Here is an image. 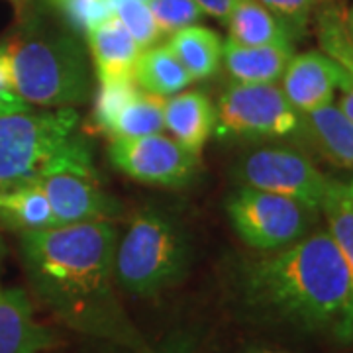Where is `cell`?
I'll list each match as a JSON object with an SVG mask.
<instances>
[{"label":"cell","mask_w":353,"mask_h":353,"mask_svg":"<svg viewBox=\"0 0 353 353\" xmlns=\"http://www.w3.org/2000/svg\"><path fill=\"white\" fill-rule=\"evenodd\" d=\"M118 238L108 220L20 234L34 289L69 328L141 350V340L114 294Z\"/></svg>","instance_id":"cell-1"},{"label":"cell","mask_w":353,"mask_h":353,"mask_svg":"<svg viewBox=\"0 0 353 353\" xmlns=\"http://www.w3.org/2000/svg\"><path fill=\"white\" fill-rule=\"evenodd\" d=\"M243 299L299 328L338 334L350 308L352 279L328 230L314 232L253 261L243 275Z\"/></svg>","instance_id":"cell-2"},{"label":"cell","mask_w":353,"mask_h":353,"mask_svg":"<svg viewBox=\"0 0 353 353\" xmlns=\"http://www.w3.org/2000/svg\"><path fill=\"white\" fill-rule=\"evenodd\" d=\"M12 90L30 106L75 108L90 97V71L75 32L32 20L2 43Z\"/></svg>","instance_id":"cell-3"},{"label":"cell","mask_w":353,"mask_h":353,"mask_svg":"<svg viewBox=\"0 0 353 353\" xmlns=\"http://www.w3.org/2000/svg\"><path fill=\"white\" fill-rule=\"evenodd\" d=\"M50 173L97 179L75 108L0 116V185L28 183Z\"/></svg>","instance_id":"cell-4"},{"label":"cell","mask_w":353,"mask_h":353,"mask_svg":"<svg viewBox=\"0 0 353 353\" xmlns=\"http://www.w3.org/2000/svg\"><path fill=\"white\" fill-rule=\"evenodd\" d=\"M187 245L167 216L143 210L118 238L114 281L134 296H153L183 277Z\"/></svg>","instance_id":"cell-5"},{"label":"cell","mask_w":353,"mask_h":353,"mask_svg":"<svg viewBox=\"0 0 353 353\" xmlns=\"http://www.w3.org/2000/svg\"><path fill=\"white\" fill-rule=\"evenodd\" d=\"M226 210L243 243L259 252H279L303 240L316 214L303 202L243 185L230 196Z\"/></svg>","instance_id":"cell-6"},{"label":"cell","mask_w":353,"mask_h":353,"mask_svg":"<svg viewBox=\"0 0 353 353\" xmlns=\"http://www.w3.org/2000/svg\"><path fill=\"white\" fill-rule=\"evenodd\" d=\"M301 126V112L275 83H232L216 104L220 138H285Z\"/></svg>","instance_id":"cell-7"},{"label":"cell","mask_w":353,"mask_h":353,"mask_svg":"<svg viewBox=\"0 0 353 353\" xmlns=\"http://www.w3.org/2000/svg\"><path fill=\"white\" fill-rule=\"evenodd\" d=\"M108 157L118 171L138 183L169 189L190 183L201 167V155L165 134L112 138Z\"/></svg>","instance_id":"cell-8"},{"label":"cell","mask_w":353,"mask_h":353,"mask_svg":"<svg viewBox=\"0 0 353 353\" xmlns=\"http://www.w3.org/2000/svg\"><path fill=\"white\" fill-rule=\"evenodd\" d=\"M243 187L275 192L320 210L330 185L326 176L306 155L287 148H265L245 155L240 163Z\"/></svg>","instance_id":"cell-9"},{"label":"cell","mask_w":353,"mask_h":353,"mask_svg":"<svg viewBox=\"0 0 353 353\" xmlns=\"http://www.w3.org/2000/svg\"><path fill=\"white\" fill-rule=\"evenodd\" d=\"M50 202L57 226L112 220L120 214L118 202L101 190L94 176L77 173H50L34 179Z\"/></svg>","instance_id":"cell-10"},{"label":"cell","mask_w":353,"mask_h":353,"mask_svg":"<svg viewBox=\"0 0 353 353\" xmlns=\"http://www.w3.org/2000/svg\"><path fill=\"white\" fill-rule=\"evenodd\" d=\"M347 75L350 73L341 69L324 51H304L292 55L281 77V90L294 106V110L306 114L332 104L336 90H340Z\"/></svg>","instance_id":"cell-11"},{"label":"cell","mask_w":353,"mask_h":353,"mask_svg":"<svg viewBox=\"0 0 353 353\" xmlns=\"http://www.w3.org/2000/svg\"><path fill=\"white\" fill-rule=\"evenodd\" d=\"M85 36L99 85L134 83V67L141 48L124 26L110 16L92 26Z\"/></svg>","instance_id":"cell-12"},{"label":"cell","mask_w":353,"mask_h":353,"mask_svg":"<svg viewBox=\"0 0 353 353\" xmlns=\"http://www.w3.org/2000/svg\"><path fill=\"white\" fill-rule=\"evenodd\" d=\"M55 341V334L36 322L24 290L0 289V353H41Z\"/></svg>","instance_id":"cell-13"},{"label":"cell","mask_w":353,"mask_h":353,"mask_svg":"<svg viewBox=\"0 0 353 353\" xmlns=\"http://www.w3.org/2000/svg\"><path fill=\"white\" fill-rule=\"evenodd\" d=\"M163 118L171 138L201 155L216 128V106L201 90H183L165 99Z\"/></svg>","instance_id":"cell-14"},{"label":"cell","mask_w":353,"mask_h":353,"mask_svg":"<svg viewBox=\"0 0 353 353\" xmlns=\"http://www.w3.org/2000/svg\"><path fill=\"white\" fill-rule=\"evenodd\" d=\"M320 210L328 222V234L336 241L352 279L350 308L336 338L345 343H353V183H341L330 179Z\"/></svg>","instance_id":"cell-15"},{"label":"cell","mask_w":353,"mask_h":353,"mask_svg":"<svg viewBox=\"0 0 353 353\" xmlns=\"http://www.w3.org/2000/svg\"><path fill=\"white\" fill-rule=\"evenodd\" d=\"M294 55L292 43L240 46L226 39L222 61L234 83H277Z\"/></svg>","instance_id":"cell-16"},{"label":"cell","mask_w":353,"mask_h":353,"mask_svg":"<svg viewBox=\"0 0 353 353\" xmlns=\"http://www.w3.org/2000/svg\"><path fill=\"white\" fill-rule=\"evenodd\" d=\"M228 39L240 46L292 43L289 28L259 0H236L224 20Z\"/></svg>","instance_id":"cell-17"},{"label":"cell","mask_w":353,"mask_h":353,"mask_svg":"<svg viewBox=\"0 0 353 353\" xmlns=\"http://www.w3.org/2000/svg\"><path fill=\"white\" fill-rule=\"evenodd\" d=\"M0 220L20 234L57 226L46 194L32 181L0 185Z\"/></svg>","instance_id":"cell-18"},{"label":"cell","mask_w":353,"mask_h":353,"mask_svg":"<svg viewBox=\"0 0 353 353\" xmlns=\"http://www.w3.org/2000/svg\"><path fill=\"white\" fill-rule=\"evenodd\" d=\"M167 48L175 53L192 81L212 77L222 65L224 41L214 30L204 26L194 24L179 30L171 36Z\"/></svg>","instance_id":"cell-19"},{"label":"cell","mask_w":353,"mask_h":353,"mask_svg":"<svg viewBox=\"0 0 353 353\" xmlns=\"http://www.w3.org/2000/svg\"><path fill=\"white\" fill-rule=\"evenodd\" d=\"M134 83L143 92L169 99L189 87L192 77L167 46H153L139 53L134 67Z\"/></svg>","instance_id":"cell-20"},{"label":"cell","mask_w":353,"mask_h":353,"mask_svg":"<svg viewBox=\"0 0 353 353\" xmlns=\"http://www.w3.org/2000/svg\"><path fill=\"white\" fill-rule=\"evenodd\" d=\"M301 122L322 153L334 163L353 167V122L338 104H326L301 114Z\"/></svg>","instance_id":"cell-21"},{"label":"cell","mask_w":353,"mask_h":353,"mask_svg":"<svg viewBox=\"0 0 353 353\" xmlns=\"http://www.w3.org/2000/svg\"><path fill=\"white\" fill-rule=\"evenodd\" d=\"M165 99L139 90L118 110L112 122L104 130L112 138H139L161 134L165 130Z\"/></svg>","instance_id":"cell-22"},{"label":"cell","mask_w":353,"mask_h":353,"mask_svg":"<svg viewBox=\"0 0 353 353\" xmlns=\"http://www.w3.org/2000/svg\"><path fill=\"white\" fill-rule=\"evenodd\" d=\"M108 6L110 14L132 34L141 51L157 46L163 34L153 18L148 0H108Z\"/></svg>","instance_id":"cell-23"},{"label":"cell","mask_w":353,"mask_h":353,"mask_svg":"<svg viewBox=\"0 0 353 353\" xmlns=\"http://www.w3.org/2000/svg\"><path fill=\"white\" fill-rule=\"evenodd\" d=\"M320 43L324 53L353 77V38L347 20L336 8L320 14Z\"/></svg>","instance_id":"cell-24"},{"label":"cell","mask_w":353,"mask_h":353,"mask_svg":"<svg viewBox=\"0 0 353 353\" xmlns=\"http://www.w3.org/2000/svg\"><path fill=\"white\" fill-rule=\"evenodd\" d=\"M51 10L61 16L75 34H87L92 26L110 18L108 0H43Z\"/></svg>","instance_id":"cell-25"},{"label":"cell","mask_w":353,"mask_h":353,"mask_svg":"<svg viewBox=\"0 0 353 353\" xmlns=\"http://www.w3.org/2000/svg\"><path fill=\"white\" fill-rule=\"evenodd\" d=\"M161 34L173 36L175 32L201 22L202 10L194 0H148Z\"/></svg>","instance_id":"cell-26"},{"label":"cell","mask_w":353,"mask_h":353,"mask_svg":"<svg viewBox=\"0 0 353 353\" xmlns=\"http://www.w3.org/2000/svg\"><path fill=\"white\" fill-rule=\"evenodd\" d=\"M138 92L136 83H122V85H101L97 92V101H94V110L92 118L97 122V126L102 132L108 128L112 122V118L118 114V110L126 104L134 94Z\"/></svg>","instance_id":"cell-27"},{"label":"cell","mask_w":353,"mask_h":353,"mask_svg":"<svg viewBox=\"0 0 353 353\" xmlns=\"http://www.w3.org/2000/svg\"><path fill=\"white\" fill-rule=\"evenodd\" d=\"M259 2H263L265 6L289 28L292 38H296L304 32L308 18L314 12L316 6H320L326 0H259Z\"/></svg>","instance_id":"cell-28"},{"label":"cell","mask_w":353,"mask_h":353,"mask_svg":"<svg viewBox=\"0 0 353 353\" xmlns=\"http://www.w3.org/2000/svg\"><path fill=\"white\" fill-rule=\"evenodd\" d=\"M202 12L210 14L218 20H226L236 0H194Z\"/></svg>","instance_id":"cell-29"},{"label":"cell","mask_w":353,"mask_h":353,"mask_svg":"<svg viewBox=\"0 0 353 353\" xmlns=\"http://www.w3.org/2000/svg\"><path fill=\"white\" fill-rule=\"evenodd\" d=\"M28 110H32V106L26 104L16 92H12V94H0V116H4V114L28 112Z\"/></svg>","instance_id":"cell-30"},{"label":"cell","mask_w":353,"mask_h":353,"mask_svg":"<svg viewBox=\"0 0 353 353\" xmlns=\"http://www.w3.org/2000/svg\"><path fill=\"white\" fill-rule=\"evenodd\" d=\"M341 97H340V102H338V106H340V110L350 120L353 122V77L347 75V79L341 83Z\"/></svg>","instance_id":"cell-31"},{"label":"cell","mask_w":353,"mask_h":353,"mask_svg":"<svg viewBox=\"0 0 353 353\" xmlns=\"http://www.w3.org/2000/svg\"><path fill=\"white\" fill-rule=\"evenodd\" d=\"M12 81H10V67L4 46L0 43V94H12Z\"/></svg>","instance_id":"cell-32"},{"label":"cell","mask_w":353,"mask_h":353,"mask_svg":"<svg viewBox=\"0 0 353 353\" xmlns=\"http://www.w3.org/2000/svg\"><path fill=\"white\" fill-rule=\"evenodd\" d=\"M245 353H289V352H279V350H269V347H252Z\"/></svg>","instance_id":"cell-33"},{"label":"cell","mask_w":353,"mask_h":353,"mask_svg":"<svg viewBox=\"0 0 353 353\" xmlns=\"http://www.w3.org/2000/svg\"><path fill=\"white\" fill-rule=\"evenodd\" d=\"M163 353H189L185 347H181V345H175V347H169V350H165Z\"/></svg>","instance_id":"cell-34"},{"label":"cell","mask_w":353,"mask_h":353,"mask_svg":"<svg viewBox=\"0 0 353 353\" xmlns=\"http://www.w3.org/2000/svg\"><path fill=\"white\" fill-rule=\"evenodd\" d=\"M10 2H12L14 6L18 8V10H22V8L26 6V0H10Z\"/></svg>","instance_id":"cell-35"},{"label":"cell","mask_w":353,"mask_h":353,"mask_svg":"<svg viewBox=\"0 0 353 353\" xmlns=\"http://www.w3.org/2000/svg\"><path fill=\"white\" fill-rule=\"evenodd\" d=\"M347 22H353V6L352 10H350V16H347Z\"/></svg>","instance_id":"cell-36"},{"label":"cell","mask_w":353,"mask_h":353,"mask_svg":"<svg viewBox=\"0 0 353 353\" xmlns=\"http://www.w3.org/2000/svg\"><path fill=\"white\" fill-rule=\"evenodd\" d=\"M347 28H350V34H352L353 38V22H347Z\"/></svg>","instance_id":"cell-37"},{"label":"cell","mask_w":353,"mask_h":353,"mask_svg":"<svg viewBox=\"0 0 353 353\" xmlns=\"http://www.w3.org/2000/svg\"><path fill=\"white\" fill-rule=\"evenodd\" d=\"M2 252H4V250H2V240H0V257H2Z\"/></svg>","instance_id":"cell-38"}]
</instances>
